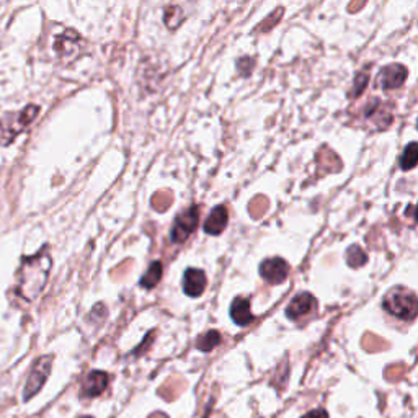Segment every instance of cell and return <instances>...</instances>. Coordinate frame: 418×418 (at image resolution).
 Segmentation results:
<instances>
[{
  "label": "cell",
  "mask_w": 418,
  "mask_h": 418,
  "mask_svg": "<svg viewBox=\"0 0 418 418\" xmlns=\"http://www.w3.org/2000/svg\"><path fill=\"white\" fill-rule=\"evenodd\" d=\"M53 260L45 248L33 257L23 258L17 275V295L26 302L35 301L48 283Z\"/></svg>",
  "instance_id": "obj_1"
},
{
  "label": "cell",
  "mask_w": 418,
  "mask_h": 418,
  "mask_svg": "<svg viewBox=\"0 0 418 418\" xmlns=\"http://www.w3.org/2000/svg\"><path fill=\"white\" fill-rule=\"evenodd\" d=\"M40 113V106L28 105L20 113H9L0 118V145H10L18 134L28 129Z\"/></svg>",
  "instance_id": "obj_2"
},
{
  "label": "cell",
  "mask_w": 418,
  "mask_h": 418,
  "mask_svg": "<svg viewBox=\"0 0 418 418\" xmlns=\"http://www.w3.org/2000/svg\"><path fill=\"white\" fill-rule=\"evenodd\" d=\"M383 307L390 316L412 320L417 316V296L404 286H395L384 296Z\"/></svg>",
  "instance_id": "obj_3"
},
{
  "label": "cell",
  "mask_w": 418,
  "mask_h": 418,
  "mask_svg": "<svg viewBox=\"0 0 418 418\" xmlns=\"http://www.w3.org/2000/svg\"><path fill=\"white\" fill-rule=\"evenodd\" d=\"M198 219H199V211L197 206H192L185 213H182L175 219V224H173V229L170 232L172 242L175 243H183L187 238L193 234L194 229L198 227Z\"/></svg>",
  "instance_id": "obj_4"
},
{
  "label": "cell",
  "mask_w": 418,
  "mask_h": 418,
  "mask_svg": "<svg viewBox=\"0 0 418 418\" xmlns=\"http://www.w3.org/2000/svg\"><path fill=\"white\" fill-rule=\"evenodd\" d=\"M51 366H53V356H41L40 360L35 363L28 381H26V387L23 392L25 400H28L31 395H35L38 390L43 387V384L46 383L48 376H50Z\"/></svg>",
  "instance_id": "obj_5"
},
{
  "label": "cell",
  "mask_w": 418,
  "mask_h": 418,
  "mask_svg": "<svg viewBox=\"0 0 418 418\" xmlns=\"http://www.w3.org/2000/svg\"><path fill=\"white\" fill-rule=\"evenodd\" d=\"M287 273H290V265L280 257L268 258L260 265V275L273 285L283 283V281L287 278Z\"/></svg>",
  "instance_id": "obj_6"
},
{
  "label": "cell",
  "mask_w": 418,
  "mask_h": 418,
  "mask_svg": "<svg viewBox=\"0 0 418 418\" xmlns=\"http://www.w3.org/2000/svg\"><path fill=\"white\" fill-rule=\"evenodd\" d=\"M80 45H82V38L74 30H66L62 35L56 38L54 43V50H56L57 56L62 59H70L79 53Z\"/></svg>",
  "instance_id": "obj_7"
},
{
  "label": "cell",
  "mask_w": 418,
  "mask_h": 418,
  "mask_svg": "<svg viewBox=\"0 0 418 418\" xmlns=\"http://www.w3.org/2000/svg\"><path fill=\"white\" fill-rule=\"evenodd\" d=\"M407 69L400 64H390V66H385L381 72H379V84L384 90L390 89H399V87L404 85L407 79Z\"/></svg>",
  "instance_id": "obj_8"
},
{
  "label": "cell",
  "mask_w": 418,
  "mask_h": 418,
  "mask_svg": "<svg viewBox=\"0 0 418 418\" xmlns=\"http://www.w3.org/2000/svg\"><path fill=\"white\" fill-rule=\"evenodd\" d=\"M206 287V275L203 270L188 268L183 275V291L189 297H198L204 292Z\"/></svg>",
  "instance_id": "obj_9"
},
{
  "label": "cell",
  "mask_w": 418,
  "mask_h": 418,
  "mask_svg": "<svg viewBox=\"0 0 418 418\" xmlns=\"http://www.w3.org/2000/svg\"><path fill=\"white\" fill-rule=\"evenodd\" d=\"M314 307H316V299H314L311 292H301V295H297L295 299L291 301L290 306H287L286 316L292 320H297L307 316Z\"/></svg>",
  "instance_id": "obj_10"
},
{
  "label": "cell",
  "mask_w": 418,
  "mask_h": 418,
  "mask_svg": "<svg viewBox=\"0 0 418 418\" xmlns=\"http://www.w3.org/2000/svg\"><path fill=\"white\" fill-rule=\"evenodd\" d=\"M227 221H229V213L226 206H216L204 222V232L209 236H219L226 229Z\"/></svg>",
  "instance_id": "obj_11"
},
{
  "label": "cell",
  "mask_w": 418,
  "mask_h": 418,
  "mask_svg": "<svg viewBox=\"0 0 418 418\" xmlns=\"http://www.w3.org/2000/svg\"><path fill=\"white\" fill-rule=\"evenodd\" d=\"M108 385V374L103 371H92L87 376L84 383V395L85 397H95L100 395Z\"/></svg>",
  "instance_id": "obj_12"
},
{
  "label": "cell",
  "mask_w": 418,
  "mask_h": 418,
  "mask_svg": "<svg viewBox=\"0 0 418 418\" xmlns=\"http://www.w3.org/2000/svg\"><path fill=\"white\" fill-rule=\"evenodd\" d=\"M231 317L237 325L246 327L253 320V314L251 312V301L246 297H237L231 306Z\"/></svg>",
  "instance_id": "obj_13"
},
{
  "label": "cell",
  "mask_w": 418,
  "mask_h": 418,
  "mask_svg": "<svg viewBox=\"0 0 418 418\" xmlns=\"http://www.w3.org/2000/svg\"><path fill=\"white\" fill-rule=\"evenodd\" d=\"M185 389V381L180 376H172L170 379H167L164 385L159 389V395L164 397L165 400H175L178 395L183 392Z\"/></svg>",
  "instance_id": "obj_14"
},
{
  "label": "cell",
  "mask_w": 418,
  "mask_h": 418,
  "mask_svg": "<svg viewBox=\"0 0 418 418\" xmlns=\"http://www.w3.org/2000/svg\"><path fill=\"white\" fill-rule=\"evenodd\" d=\"M317 162H319V170L322 172H339L341 167V162L339 160L335 152H332L327 148L320 149L317 154Z\"/></svg>",
  "instance_id": "obj_15"
},
{
  "label": "cell",
  "mask_w": 418,
  "mask_h": 418,
  "mask_svg": "<svg viewBox=\"0 0 418 418\" xmlns=\"http://www.w3.org/2000/svg\"><path fill=\"white\" fill-rule=\"evenodd\" d=\"M162 273H164V267H162V263L152 262V265L148 270V273L143 276V280H141V286L145 287V290H152V287H154L160 281Z\"/></svg>",
  "instance_id": "obj_16"
},
{
  "label": "cell",
  "mask_w": 418,
  "mask_h": 418,
  "mask_svg": "<svg viewBox=\"0 0 418 418\" xmlns=\"http://www.w3.org/2000/svg\"><path fill=\"white\" fill-rule=\"evenodd\" d=\"M361 346L366 351H369V353H378V351L387 350L389 348V343L384 339H381V336H378V335L368 332L365 336H363Z\"/></svg>",
  "instance_id": "obj_17"
},
{
  "label": "cell",
  "mask_w": 418,
  "mask_h": 418,
  "mask_svg": "<svg viewBox=\"0 0 418 418\" xmlns=\"http://www.w3.org/2000/svg\"><path fill=\"white\" fill-rule=\"evenodd\" d=\"M221 343V334L218 330H209L204 335H201L197 341V348L201 351H211Z\"/></svg>",
  "instance_id": "obj_18"
},
{
  "label": "cell",
  "mask_w": 418,
  "mask_h": 418,
  "mask_svg": "<svg viewBox=\"0 0 418 418\" xmlns=\"http://www.w3.org/2000/svg\"><path fill=\"white\" fill-rule=\"evenodd\" d=\"M183 20H185L183 10L178 7V5H170V7L165 9L164 21L168 30H177Z\"/></svg>",
  "instance_id": "obj_19"
},
{
  "label": "cell",
  "mask_w": 418,
  "mask_h": 418,
  "mask_svg": "<svg viewBox=\"0 0 418 418\" xmlns=\"http://www.w3.org/2000/svg\"><path fill=\"white\" fill-rule=\"evenodd\" d=\"M172 203H173V194L170 189H160V192H157L150 199L152 208H154L155 211H160V213H164V211L170 208Z\"/></svg>",
  "instance_id": "obj_20"
},
{
  "label": "cell",
  "mask_w": 418,
  "mask_h": 418,
  "mask_svg": "<svg viewBox=\"0 0 418 418\" xmlns=\"http://www.w3.org/2000/svg\"><path fill=\"white\" fill-rule=\"evenodd\" d=\"M417 160H418V145L417 143H410L400 157L402 170H412V168L417 165Z\"/></svg>",
  "instance_id": "obj_21"
},
{
  "label": "cell",
  "mask_w": 418,
  "mask_h": 418,
  "mask_svg": "<svg viewBox=\"0 0 418 418\" xmlns=\"http://www.w3.org/2000/svg\"><path fill=\"white\" fill-rule=\"evenodd\" d=\"M268 206H270V203H268L267 197L258 194V197H255L251 203H248V213H251L253 219H260L268 211Z\"/></svg>",
  "instance_id": "obj_22"
},
{
  "label": "cell",
  "mask_w": 418,
  "mask_h": 418,
  "mask_svg": "<svg viewBox=\"0 0 418 418\" xmlns=\"http://www.w3.org/2000/svg\"><path fill=\"white\" fill-rule=\"evenodd\" d=\"M346 262H348V265L353 268H360L368 262V255L363 252V248L353 246L346 251Z\"/></svg>",
  "instance_id": "obj_23"
},
{
  "label": "cell",
  "mask_w": 418,
  "mask_h": 418,
  "mask_svg": "<svg viewBox=\"0 0 418 418\" xmlns=\"http://www.w3.org/2000/svg\"><path fill=\"white\" fill-rule=\"evenodd\" d=\"M405 371H407V368L404 365H390V366L385 368L384 376H385V379H387V381L395 383V381H400V379L405 376Z\"/></svg>",
  "instance_id": "obj_24"
},
{
  "label": "cell",
  "mask_w": 418,
  "mask_h": 418,
  "mask_svg": "<svg viewBox=\"0 0 418 418\" xmlns=\"http://www.w3.org/2000/svg\"><path fill=\"white\" fill-rule=\"evenodd\" d=\"M369 82V75L368 72H360L356 75L355 79V87H353L350 92V97H360L363 94V90L366 89V85Z\"/></svg>",
  "instance_id": "obj_25"
},
{
  "label": "cell",
  "mask_w": 418,
  "mask_h": 418,
  "mask_svg": "<svg viewBox=\"0 0 418 418\" xmlns=\"http://www.w3.org/2000/svg\"><path fill=\"white\" fill-rule=\"evenodd\" d=\"M281 15H283V9H278L276 12H273L270 15V17L263 21V23L258 25V30L262 31H268L271 26H273V23H278V20L281 18Z\"/></svg>",
  "instance_id": "obj_26"
},
{
  "label": "cell",
  "mask_w": 418,
  "mask_h": 418,
  "mask_svg": "<svg viewBox=\"0 0 418 418\" xmlns=\"http://www.w3.org/2000/svg\"><path fill=\"white\" fill-rule=\"evenodd\" d=\"M252 66H253V59L251 57H242L241 61H238V70H241L243 75H248L252 72Z\"/></svg>",
  "instance_id": "obj_27"
},
{
  "label": "cell",
  "mask_w": 418,
  "mask_h": 418,
  "mask_svg": "<svg viewBox=\"0 0 418 418\" xmlns=\"http://www.w3.org/2000/svg\"><path fill=\"white\" fill-rule=\"evenodd\" d=\"M302 418H329V415H327V412H325V410L319 409V410L309 412V414H307V415H304Z\"/></svg>",
  "instance_id": "obj_28"
},
{
  "label": "cell",
  "mask_w": 418,
  "mask_h": 418,
  "mask_svg": "<svg viewBox=\"0 0 418 418\" xmlns=\"http://www.w3.org/2000/svg\"><path fill=\"white\" fill-rule=\"evenodd\" d=\"M131 267V260H126V262H124L121 267L119 268H116V270H113V273H119V276H124L126 275V270Z\"/></svg>",
  "instance_id": "obj_29"
},
{
  "label": "cell",
  "mask_w": 418,
  "mask_h": 418,
  "mask_svg": "<svg viewBox=\"0 0 418 418\" xmlns=\"http://www.w3.org/2000/svg\"><path fill=\"white\" fill-rule=\"evenodd\" d=\"M361 7H365V2H358V4H350V5H348V10H350V12H356V10H360Z\"/></svg>",
  "instance_id": "obj_30"
},
{
  "label": "cell",
  "mask_w": 418,
  "mask_h": 418,
  "mask_svg": "<svg viewBox=\"0 0 418 418\" xmlns=\"http://www.w3.org/2000/svg\"><path fill=\"white\" fill-rule=\"evenodd\" d=\"M149 418H168L165 414H162V412H155V414H152Z\"/></svg>",
  "instance_id": "obj_31"
},
{
  "label": "cell",
  "mask_w": 418,
  "mask_h": 418,
  "mask_svg": "<svg viewBox=\"0 0 418 418\" xmlns=\"http://www.w3.org/2000/svg\"><path fill=\"white\" fill-rule=\"evenodd\" d=\"M82 418H92V417H82Z\"/></svg>",
  "instance_id": "obj_32"
}]
</instances>
